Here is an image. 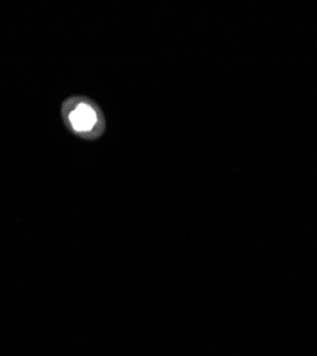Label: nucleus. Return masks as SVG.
Here are the masks:
<instances>
[{"label":"nucleus","mask_w":317,"mask_h":356,"mask_svg":"<svg viewBox=\"0 0 317 356\" xmlns=\"http://www.w3.org/2000/svg\"><path fill=\"white\" fill-rule=\"evenodd\" d=\"M72 123L77 130H89L95 124V113L88 106H80L75 113L70 114Z\"/></svg>","instance_id":"1"}]
</instances>
